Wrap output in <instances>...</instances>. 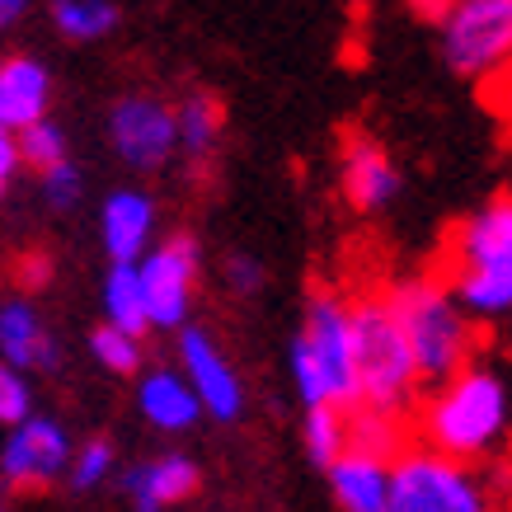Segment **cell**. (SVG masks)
<instances>
[{
  "instance_id": "6da1fadb",
  "label": "cell",
  "mask_w": 512,
  "mask_h": 512,
  "mask_svg": "<svg viewBox=\"0 0 512 512\" xmlns=\"http://www.w3.org/2000/svg\"><path fill=\"white\" fill-rule=\"evenodd\" d=\"M419 447L447 461H489L512 447V357L475 353L461 372L428 395Z\"/></svg>"
},
{
  "instance_id": "7a4b0ae2",
  "label": "cell",
  "mask_w": 512,
  "mask_h": 512,
  "mask_svg": "<svg viewBox=\"0 0 512 512\" xmlns=\"http://www.w3.org/2000/svg\"><path fill=\"white\" fill-rule=\"evenodd\" d=\"M442 287L466 320H512V198H494L447 235Z\"/></svg>"
},
{
  "instance_id": "3957f363",
  "label": "cell",
  "mask_w": 512,
  "mask_h": 512,
  "mask_svg": "<svg viewBox=\"0 0 512 512\" xmlns=\"http://www.w3.org/2000/svg\"><path fill=\"white\" fill-rule=\"evenodd\" d=\"M386 301L395 311V325H400L409 353H414V372L428 386L451 381L480 353L475 320H466V311L451 301L442 278H409L400 287H390Z\"/></svg>"
},
{
  "instance_id": "277c9868",
  "label": "cell",
  "mask_w": 512,
  "mask_h": 512,
  "mask_svg": "<svg viewBox=\"0 0 512 512\" xmlns=\"http://www.w3.org/2000/svg\"><path fill=\"white\" fill-rule=\"evenodd\" d=\"M348 339H353V372H357V404L372 414L400 419L404 404L419 390L414 353L404 343L386 292L362 296L348 311Z\"/></svg>"
},
{
  "instance_id": "5b68a950",
  "label": "cell",
  "mask_w": 512,
  "mask_h": 512,
  "mask_svg": "<svg viewBox=\"0 0 512 512\" xmlns=\"http://www.w3.org/2000/svg\"><path fill=\"white\" fill-rule=\"evenodd\" d=\"M292 372L301 386V400L320 409H353L357 404V372H353V339H348V306L339 296L315 292L306 329L292 343Z\"/></svg>"
},
{
  "instance_id": "8992f818",
  "label": "cell",
  "mask_w": 512,
  "mask_h": 512,
  "mask_svg": "<svg viewBox=\"0 0 512 512\" xmlns=\"http://www.w3.org/2000/svg\"><path fill=\"white\" fill-rule=\"evenodd\" d=\"M386 512H498L484 480L461 461L409 442L386 470Z\"/></svg>"
},
{
  "instance_id": "52a82bcc",
  "label": "cell",
  "mask_w": 512,
  "mask_h": 512,
  "mask_svg": "<svg viewBox=\"0 0 512 512\" xmlns=\"http://www.w3.org/2000/svg\"><path fill=\"white\" fill-rule=\"evenodd\" d=\"M442 57L456 76L489 80L512 66V0H461L442 15Z\"/></svg>"
},
{
  "instance_id": "ba28073f",
  "label": "cell",
  "mask_w": 512,
  "mask_h": 512,
  "mask_svg": "<svg viewBox=\"0 0 512 512\" xmlns=\"http://www.w3.org/2000/svg\"><path fill=\"white\" fill-rule=\"evenodd\" d=\"M198 278V245L193 235H174L137 268L141 296H146V315L151 325H179L188 315V296Z\"/></svg>"
},
{
  "instance_id": "9c48e42d",
  "label": "cell",
  "mask_w": 512,
  "mask_h": 512,
  "mask_svg": "<svg viewBox=\"0 0 512 512\" xmlns=\"http://www.w3.org/2000/svg\"><path fill=\"white\" fill-rule=\"evenodd\" d=\"M109 137L127 165L156 170V165H165V156H170L174 141H179V123H174V113L165 109L160 99L132 94V99H118V104H113Z\"/></svg>"
},
{
  "instance_id": "30bf717a",
  "label": "cell",
  "mask_w": 512,
  "mask_h": 512,
  "mask_svg": "<svg viewBox=\"0 0 512 512\" xmlns=\"http://www.w3.org/2000/svg\"><path fill=\"white\" fill-rule=\"evenodd\" d=\"M66 466H71V447H66V433L52 419L19 423L15 437L0 451V475L19 494L24 489H47Z\"/></svg>"
},
{
  "instance_id": "8fae6325",
  "label": "cell",
  "mask_w": 512,
  "mask_h": 512,
  "mask_svg": "<svg viewBox=\"0 0 512 512\" xmlns=\"http://www.w3.org/2000/svg\"><path fill=\"white\" fill-rule=\"evenodd\" d=\"M343 193L357 212H376L400 193V174H395L390 156L362 132L343 137Z\"/></svg>"
},
{
  "instance_id": "7c38bea8",
  "label": "cell",
  "mask_w": 512,
  "mask_h": 512,
  "mask_svg": "<svg viewBox=\"0 0 512 512\" xmlns=\"http://www.w3.org/2000/svg\"><path fill=\"white\" fill-rule=\"evenodd\" d=\"M184 362H188V376H193V395H198L202 409H212L221 423L240 419L245 409V395H240V381H235L231 362L212 348V339L202 329H188L184 334Z\"/></svg>"
},
{
  "instance_id": "4fadbf2b",
  "label": "cell",
  "mask_w": 512,
  "mask_h": 512,
  "mask_svg": "<svg viewBox=\"0 0 512 512\" xmlns=\"http://www.w3.org/2000/svg\"><path fill=\"white\" fill-rule=\"evenodd\" d=\"M47 109V71L29 57L0 62V132L5 127H33L43 123Z\"/></svg>"
},
{
  "instance_id": "5bb4252c",
  "label": "cell",
  "mask_w": 512,
  "mask_h": 512,
  "mask_svg": "<svg viewBox=\"0 0 512 512\" xmlns=\"http://www.w3.org/2000/svg\"><path fill=\"white\" fill-rule=\"evenodd\" d=\"M198 489V466L188 456H160L151 466H137L127 475V494L137 512H160L165 503H179Z\"/></svg>"
},
{
  "instance_id": "9a60e30c",
  "label": "cell",
  "mask_w": 512,
  "mask_h": 512,
  "mask_svg": "<svg viewBox=\"0 0 512 512\" xmlns=\"http://www.w3.org/2000/svg\"><path fill=\"white\" fill-rule=\"evenodd\" d=\"M0 353H5V367H47V372L57 367V348L24 301L0 306Z\"/></svg>"
},
{
  "instance_id": "2e32d148",
  "label": "cell",
  "mask_w": 512,
  "mask_h": 512,
  "mask_svg": "<svg viewBox=\"0 0 512 512\" xmlns=\"http://www.w3.org/2000/svg\"><path fill=\"white\" fill-rule=\"evenodd\" d=\"M386 470L376 456L362 451H343L339 461L329 466L334 480V498L343 503V512H386Z\"/></svg>"
},
{
  "instance_id": "e0dca14e",
  "label": "cell",
  "mask_w": 512,
  "mask_h": 512,
  "mask_svg": "<svg viewBox=\"0 0 512 512\" xmlns=\"http://www.w3.org/2000/svg\"><path fill=\"white\" fill-rule=\"evenodd\" d=\"M151 198L141 193H113L104 202V245H109L113 264H132L151 235Z\"/></svg>"
},
{
  "instance_id": "ac0fdd59",
  "label": "cell",
  "mask_w": 512,
  "mask_h": 512,
  "mask_svg": "<svg viewBox=\"0 0 512 512\" xmlns=\"http://www.w3.org/2000/svg\"><path fill=\"white\" fill-rule=\"evenodd\" d=\"M198 395L170 372H156L141 381V414L156 423V428H188L198 419Z\"/></svg>"
},
{
  "instance_id": "d6986e66",
  "label": "cell",
  "mask_w": 512,
  "mask_h": 512,
  "mask_svg": "<svg viewBox=\"0 0 512 512\" xmlns=\"http://www.w3.org/2000/svg\"><path fill=\"white\" fill-rule=\"evenodd\" d=\"M104 301H109V325L127 339H141L151 329V315H146V296H141L137 268L132 264H113L109 287H104Z\"/></svg>"
},
{
  "instance_id": "ffe728a7",
  "label": "cell",
  "mask_w": 512,
  "mask_h": 512,
  "mask_svg": "<svg viewBox=\"0 0 512 512\" xmlns=\"http://www.w3.org/2000/svg\"><path fill=\"white\" fill-rule=\"evenodd\" d=\"M179 123V137H184V146L193 151V156H207L212 146H217V132L221 123H226V109H221V99L217 94H188V104L184 113L174 118Z\"/></svg>"
},
{
  "instance_id": "44dd1931",
  "label": "cell",
  "mask_w": 512,
  "mask_h": 512,
  "mask_svg": "<svg viewBox=\"0 0 512 512\" xmlns=\"http://www.w3.org/2000/svg\"><path fill=\"white\" fill-rule=\"evenodd\" d=\"M306 451H311L315 466H334L343 451H348V414L334 404H320L306 419Z\"/></svg>"
},
{
  "instance_id": "7402d4cb",
  "label": "cell",
  "mask_w": 512,
  "mask_h": 512,
  "mask_svg": "<svg viewBox=\"0 0 512 512\" xmlns=\"http://www.w3.org/2000/svg\"><path fill=\"white\" fill-rule=\"evenodd\" d=\"M52 19L66 38H99L118 24V10L113 5H94V0H62L52 5Z\"/></svg>"
},
{
  "instance_id": "603a6c76",
  "label": "cell",
  "mask_w": 512,
  "mask_h": 512,
  "mask_svg": "<svg viewBox=\"0 0 512 512\" xmlns=\"http://www.w3.org/2000/svg\"><path fill=\"white\" fill-rule=\"evenodd\" d=\"M15 146H19V160H29V165H43V174L57 170V165H66V141H62V132H57L52 123L24 127V137H19Z\"/></svg>"
},
{
  "instance_id": "cb8c5ba5",
  "label": "cell",
  "mask_w": 512,
  "mask_h": 512,
  "mask_svg": "<svg viewBox=\"0 0 512 512\" xmlns=\"http://www.w3.org/2000/svg\"><path fill=\"white\" fill-rule=\"evenodd\" d=\"M90 348H94V357H99L109 372H118V376H127V372H137V367H141L137 339L118 334L113 325H99V329H94V334H90Z\"/></svg>"
},
{
  "instance_id": "d4e9b609",
  "label": "cell",
  "mask_w": 512,
  "mask_h": 512,
  "mask_svg": "<svg viewBox=\"0 0 512 512\" xmlns=\"http://www.w3.org/2000/svg\"><path fill=\"white\" fill-rule=\"evenodd\" d=\"M109 466H113V447L104 437H94L90 447L76 456V466H71V484H76V489H94V484L109 475Z\"/></svg>"
},
{
  "instance_id": "484cf974",
  "label": "cell",
  "mask_w": 512,
  "mask_h": 512,
  "mask_svg": "<svg viewBox=\"0 0 512 512\" xmlns=\"http://www.w3.org/2000/svg\"><path fill=\"white\" fill-rule=\"evenodd\" d=\"M0 423H29V386L5 362H0Z\"/></svg>"
},
{
  "instance_id": "4316f807",
  "label": "cell",
  "mask_w": 512,
  "mask_h": 512,
  "mask_svg": "<svg viewBox=\"0 0 512 512\" xmlns=\"http://www.w3.org/2000/svg\"><path fill=\"white\" fill-rule=\"evenodd\" d=\"M43 188H47V202L52 207H71L80 198V174L76 165H57V170L43 174Z\"/></svg>"
},
{
  "instance_id": "83f0119b",
  "label": "cell",
  "mask_w": 512,
  "mask_h": 512,
  "mask_svg": "<svg viewBox=\"0 0 512 512\" xmlns=\"http://www.w3.org/2000/svg\"><path fill=\"white\" fill-rule=\"evenodd\" d=\"M226 273H231L235 292H254V287L264 282V268L254 264V259H231V264H226Z\"/></svg>"
},
{
  "instance_id": "f1b7e54d",
  "label": "cell",
  "mask_w": 512,
  "mask_h": 512,
  "mask_svg": "<svg viewBox=\"0 0 512 512\" xmlns=\"http://www.w3.org/2000/svg\"><path fill=\"white\" fill-rule=\"evenodd\" d=\"M19 165V146L5 132H0V198H5V188H10V174H15Z\"/></svg>"
},
{
  "instance_id": "f546056e",
  "label": "cell",
  "mask_w": 512,
  "mask_h": 512,
  "mask_svg": "<svg viewBox=\"0 0 512 512\" xmlns=\"http://www.w3.org/2000/svg\"><path fill=\"white\" fill-rule=\"evenodd\" d=\"M19 15H24V5H19V0H0V24H15Z\"/></svg>"
}]
</instances>
